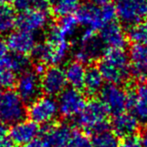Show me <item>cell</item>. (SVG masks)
<instances>
[{
	"instance_id": "6da1fadb",
	"label": "cell",
	"mask_w": 147,
	"mask_h": 147,
	"mask_svg": "<svg viewBox=\"0 0 147 147\" xmlns=\"http://www.w3.org/2000/svg\"><path fill=\"white\" fill-rule=\"evenodd\" d=\"M98 69L105 82L120 85L131 75L129 55L124 49H107L100 57Z\"/></svg>"
},
{
	"instance_id": "7a4b0ae2",
	"label": "cell",
	"mask_w": 147,
	"mask_h": 147,
	"mask_svg": "<svg viewBox=\"0 0 147 147\" xmlns=\"http://www.w3.org/2000/svg\"><path fill=\"white\" fill-rule=\"evenodd\" d=\"M109 111L100 99L92 98L86 101L82 112L76 117V122L82 129L89 133L108 129Z\"/></svg>"
},
{
	"instance_id": "3957f363",
	"label": "cell",
	"mask_w": 147,
	"mask_h": 147,
	"mask_svg": "<svg viewBox=\"0 0 147 147\" xmlns=\"http://www.w3.org/2000/svg\"><path fill=\"white\" fill-rule=\"evenodd\" d=\"M26 114L24 100L16 91L8 89L0 92V121L6 125H13L24 120Z\"/></svg>"
},
{
	"instance_id": "277c9868",
	"label": "cell",
	"mask_w": 147,
	"mask_h": 147,
	"mask_svg": "<svg viewBox=\"0 0 147 147\" xmlns=\"http://www.w3.org/2000/svg\"><path fill=\"white\" fill-rule=\"evenodd\" d=\"M116 16L121 24L133 26L147 18V0H113Z\"/></svg>"
},
{
	"instance_id": "5b68a950",
	"label": "cell",
	"mask_w": 147,
	"mask_h": 147,
	"mask_svg": "<svg viewBox=\"0 0 147 147\" xmlns=\"http://www.w3.org/2000/svg\"><path fill=\"white\" fill-rule=\"evenodd\" d=\"M58 104L53 96H40L27 108V115L38 125H49L58 115Z\"/></svg>"
},
{
	"instance_id": "8992f818",
	"label": "cell",
	"mask_w": 147,
	"mask_h": 147,
	"mask_svg": "<svg viewBox=\"0 0 147 147\" xmlns=\"http://www.w3.org/2000/svg\"><path fill=\"white\" fill-rule=\"evenodd\" d=\"M99 37L96 36V31L85 28L80 38V44L75 52V60L82 64L88 63L92 60L103 55L105 49Z\"/></svg>"
},
{
	"instance_id": "52a82bcc",
	"label": "cell",
	"mask_w": 147,
	"mask_h": 147,
	"mask_svg": "<svg viewBox=\"0 0 147 147\" xmlns=\"http://www.w3.org/2000/svg\"><path fill=\"white\" fill-rule=\"evenodd\" d=\"M69 42H64L62 44H50L48 42L38 43L36 45L32 55L38 63L45 66H58L66 59L69 52Z\"/></svg>"
},
{
	"instance_id": "ba28073f",
	"label": "cell",
	"mask_w": 147,
	"mask_h": 147,
	"mask_svg": "<svg viewBox=\"0 0 147 147\" xmlns=\"http://www.w3.org/2000/svg\"><path fill=\"white\" fill-rule=\"evenodd\" d=\"M57 96L58 113L61 116L67 119L77 117L86 103L85 96L81 90L72 87L66 88Z\"/></svg>"
},
{
	"instance_id": "9c48e42d",
	"label": "cell",
	"mask_w": 147,
	"mask_h": 147,
	"mask_svg": "<svg viewBox=\"0 0 147 147\" xmlns=\"http://www.w3.org/2000/svg\"><path fill=\"white\" fill-rule=\"evenodd\" d=\"M99 95L100 100L113 116L125 112L127 109V91L121 85L112 84L104 85Z\"/></svg>"
},
{
	"instance_id": "30bf717a",
	"label": "cell",
	"mask_w": 147,
	"mask_h": 147,
	"mask_svg": "<svg viewBox=\"0 0 147 147\" xmlns=\"http://www.w3.org/2000/svg\"><path fill=\"white\" fill-rule=\"evenodd\" d=\"M16 93L24 103H31L41 93L40 77L34 70H26L21 73L15 84Z\"/></svg>"
},
{
	"instance_id": "8fae6325",
	"label": "cell",
	"mask_w": 147,
	"mask_h": 147,
	"mask_svg": "<svg viewBox=\"0 0 147 147\" xmlns=\"http://www.w3.org/2000/svg\"><path fill=\"white\" fill-rule=\"evenodd\" d=\"M41 90L50 96H59L67 88L65 70L59 66L48 67L40 77Z\"/></svg>"
},
{
	"instance_id": "7c38bea8",
	"label": "cell",
	"mask_w": 147,
	"mask_h": 147,
	"mask_svg": "<svg viewBox=\"0 0 147 147\" xmlns=\"http://www.w3.org/2000/svg\"><path fill=\"white\" fill-rule=\"evenodd\" d=\"M76 19L79 24L94 31L101 30L106 26L100 7L92 4L81 5L76 12Z\"/></svg>"
},
{
	"instance_id": "4fadbf2b",
	"label": "cell",
	"mask_w": 147,
	"mask_h": 147,
	"mask_svg": "<svg viewBox=\"0 0 147 147\" xmlns=\"http://www.w3.org/2000/svg\"><path fill=\"white\" fill-rule=\"evenodd\" d=\"M50 15L47 10H30L17 16L16 26L20 30L30 33L38 32L48 26Z\"/></svg>"
},
{
	"instance_id": "5bb4252c",
	"label": "cell",
	"mask_w": 147,
	"mask_h": 147,
	"mask_svg": "<svg viewBox=\"0 0 147 147\" xmlns=\"http://www.w3.org/2000/svg\"><path fill=\"white\" fill-rule=\"evenodd\" d=\"M40 133L38 124L31 120H23L11 125L9 137L16 145H26Z\"/></svg>"
},
{
	"instance_id": "9a60e30c",
	"label": "cell",
	"mask_w": 147,
	"mask_h": 147,
	"mask_svg": "<svg viewBox=\"0 0 147 147\" xmlns=\"http://www.w3.org/2000/svg\"><path fill=\"white\" fill-rule=\"evenodd\" d=\"M6 43L12 53L27 55L28 53H32L37 41L33 33L19 29L10 32L7 37Z\"/></svg>"
},
{
	"instance_id": "2e32d148",
	"label": "cell",
	"mask_w": 147,
	"mask_h": 147,
	"mask_svg": "<svg viewBox=\"0 0 147 147\" xmlns=\"http://www.w3.org/2000/svg\"><path fill=\"white\" fill-rule=\"evenodd\" d=\"M130 73L140 82L147 81V44H133L129 51Z\"/></svg>"
},
{
	"instance_id": "e0dca14e",
	"label": "cell",
	"mask_w": 147,
	"mask_h": 147,
	"mask_svg": "<svg viewBox=\"0 0 147 147\" xmlns=\"http://www.w3.org/2000/svg\"><path fill=\"white\" fill-rule=\"evenodd\" d=\"M99 38L107 49H124L127 43V35L120 24L113 22L100 30Z\"/></svg>"
},
{
	"instance_id": "ac0fdd59",
	"label": "cell",
	"mask_w": 147,
	"mask_h": 147,
	"mask_svg": "<svg viewBox=\"0 0 147 147\" xmlns=\"http://www.w3.org/2000/svg\"><path fill=\"white\" fill-rule=\"evenodd\" d=\"M139 127L140 123L135 116L131 113L127 112L114 115L112 122L113 131L118 137L125 138L135 135L139 129Z\"/></svg>"
},
{
	"instance_id": "d6986e66",
	"label": "cell",
	"mask_w": 147,
	"mask_h": 147,
	"mask_svg": "<svg viewBox=\"0 0 147 147\" xmlns=\"http://www.w3.org/2000/svg\"><path fill=\"white\" fill-rule=\"evenodd\" d=\"M104 79L100 73L98 67L89 66L85 71V77L84 82V90L85 93L90 96H94L100 93L104 86Z\"/></svg>"
},
{
	"instance_id": "ffe728a7",
	"label": "cell",
	"mask_w": 147,
	"mask_h": 147,
	"mask_svg": "<svg viewBox=\"0 0 147 147\" xmlns=\"http://www.w3.org/2000/svg\"><path fill=\"white\" fill-rule=\"evenodd\" d=\"M64 70H65L67 84H69L72 88L82 90L84 88L85 71H86L84 64L74 60L67 64Z\"/></svg>"
},
{
	"instance_id": "44dd1931",
	"label": "cell",
	"mask_w": 147,
	"mask_h": 147,
	"mask_svg": "<svg viewBox=\"0 0 147 147\" xmlns=\"http://www.w3.org/2000/svg\"><path fill=\"white\" fill-rule=\"evenodd\" d=\"M49 7L53 15L64 17L72 15L81 6L82 0H48Z\"/></svg>"
},
{
	"instance_id": "7402d4cb",
	"label": "cell",
	"mask_w": 147,
	"mask_h": 147,
	"mask_svg": "<svg viewBox=\"0 0 147 147\" xmlns=\"http://www.w3.org/2000/svg\"><path fill=\"white\" fill-rule=\"evenodd\" d=\"M30 65V59L28 58L27 55L11 52V53H8V55L6 56L2 67L10 69L15 74H21L29 69Z\"/></svg>"
},
{
	"instance_id": "603a6c76",
	"label": "cell",
	"mask_w": 147,
	"mask_h": 147,
	"mask_svg": "<svg viewBox=\"0 0 147 147\" xmlns=\"http://www.w3.org/2000/svg\"><path fill=\"white\" fill-rule=\"evenodd\" d=\"M127 109L138 120L140 125L147 127V104L137 98L133 91H127Z\"/></svg>"
},
{
	"instance_id": "cb8c5ba5",
	"label": "cell",
	"mask_w": 147,
	"mask_h": 147,
	"mask_svg": "<svg viewBox=\"0 0 147 147\" xmlns=\"http://www.w3.org/2000/svg\"><path fill=\"white\" fill-rule=\"evenodd\" d=\"M15 9L8 5L0 6V35L9 34L16 26Z\"/></svg>"
},
{
	"instance_id": "d4e9b609",
	"label": "cell",
	"mask_w": 147,
	"mask_h": 147,
	"mask_svg": "<svg viewBox=\"0 0 147 147\" xmlns=\"http://www.w3.org/2000/svg\"><path fill=\"white\" fill-rule=\"evenodd\" d=\"M119 137L113 131L108 129L96 132L91 140L93 147H118Z\"/></svg>"
},
{
	"instance_id": "484cf974",
	"label": "cell",
	"mask_w": 147,
	"mask_h": 147,
	"mask_svg": "<svg viewBox=\"0 0 147 147\" xmlns=\"http://www.w3.org/2000/svg\"><path fill=\"white\" fill-rule=\"evenodd\" d=\"M53 26L61 37L69 39V38L76 32L79 23L75 16L67 15L61 17L59 22Z\"/></svg>"
},
{
	"instance_id": "4316f807",
	"label": "cell",
	"mask_w": 147,
	"mask_h": 147,
	"mask_svg": "<svg viewBox=\"0 0 147 147\" xmlns=\"http://www.w3.org/2000/svg\"><path fill=\"white\" fill-rule=\"evenodd\" d=\"M13 9L20 13L30 10H47L48 0H13Z\"/></svg>"
},
{
	"instance_id": "83f0119b",
	"label": "cell",
	"mask_w": 147,
	"mask_h": 147,
	"mask_svg": "<svg viewBox=\"0 0 147 147\" xmlns=\"http://www.w3.org/2000/svg\"><path fill=\"white\" fill-rule=\"evenodd\" d=\"M127 35V38L134 44H147V18L130 26Z\"/></svg>"
},
{
	"instance_id": "f1b7e54d",
	"label": "cell",
	"mask_w": 147,
	"mask_h": 147,
	"mask_svg": "<svg viewBox=\"0 0 147 147\" xmlns=\"http://www.w3.org/2000/svg\"><path fill=\"white\" fill-rule=\"evenodd\" d=\"M62 147H93L91 140L86 134L74 128L69 140Z\"/></svg>"
},
{
	"instance_id": "f546056e",
	"label": "cell",
	"mask_w": 147,
	"mask_h": 147,
	"mask_svg": "<svg viewBox=\"0 0 147 147\" xmlns=\"http://www.w3.org/2000/svg\"><path fill=\"white\" fill-rule=\"evenodd\" d=\"M17 78L16 74L5 67H0V89H8L15 86Z\"/></svg>"
},
{
	"instance_id": "4dcf8cb0",
	"label": "cell",
	"mask_w": 147,
	"mask_h": 147,
	"mask_svg": "<svg viewBox=\"0 0 147 147\" xmlns=\"http://www.w3.org/2000/svg\"><path fill=\"white\" fill-rule=\"evenodd\" d=\"M118 147H142L141 138L136 135L123 138V140L119 142Z\"/></svg>"
},
{
	"instance_id": "1f68e13d",
	"label": "cell",
	"mask_w": 147,
	"mask_h": 147,
	"mask_svg": "<svg viewBox=\"0 0 147 147\" xmlns=\"http://www.w3.org/2000/svg\"><path fill=\"white\" fill-rule=\"evenodd\" d=\"M134 92L139 100L147 104V81L141 82V84L135 88Z\"/></svg>"
},
{
	"instance_id": "d6a6232c",
	"label": "cell",
	"mask_w": 147,
	"mask_h": 147,
	"mask_svg": "<svg viewBox=\"0 0 147 147\" xmlns=\"http://www.w3.org/2000/svg\"><path fill=\"white\" fill-rule=\"evenodd\" d=\"M24 147H50V146L47 143V142L45 141V139L41 135H39L37 138L32 140L31 142L26 143V145H24Z\"/></svg>"
},
{
	"instance_id": "836d02e7",
	"label": "cell",
	"mask_w": 147,
	"mask_h": 147,
	"mask_svg": "<svg viewBox=\"0 0 147 147\" xmlns=\"http://www.w3.org/2000/svg\"><path fill=\"white\" fill-rule=\"evenodd\" d=\"M8 51H9V48H8V46H7L6 41L0 39V67H2L6 56L8 55V53H9Z\"/></svg>"
},
{
	"instance_id": "e575fe53",
	"label": "cell",
	"mask_w": 147,
	"mask_h": 147,
	"mask_svg": "<svg viewBox=\"0 0 147 147\" xmlns=\"http://www.w3.org/2000/svg\"><path fill=\"white\" fill-rule=\"evenodd\" d=\"M0 147H14V143L12 142L9 137H0Z\"/></svg>"
},
{
	"instance_id": "d590c367",
	"label": "cell",
	"mask_w": 147,
	"mask_h": 147,
	"mask_svg": "<svg viewBox=\"0 0 147 147\" xmlns=\"http://www.w3.org/2000/svg\"><path fill=\"white\" fill-rule=\"evenodd\" d=\"M111 1H112V0H89L90 4L95 5L96 7H103L105 5L111 4Z\"/></svg>"
},
{
	"instance_id": "8d00e7d4",
	"label": "cell",
	"mask_w": 147,
	"mask_h": 147,
	"mask_svg": "<svg viewBox=\"0 0 147 147\" xmlns=\"http://www.w3.org/2000/svg\"><path fill=\"white\" fill-rule=\"evenodd\" d=\"M8 128H7V125L3 123L2 121H0V137H4L7 134Z\"/></svg>"
},
{
	"instance_id": "74e56055",
	"label": "cell",
	"mask_w": 147,
	"mask_h": 147,
	"mask_svg": "<svg viewBox=\"0 0 147 147\" xmlns=\"http://www.w3.org/2000/svg\"><path fill=\"white\" fill-rule=\"evenodd\" d=\"M141 142L142 147H147V129L142 133L141 137Z\"/></svg>"
},
{
	"instance_id": "f35d334b",
	"label": "cell",
	"mask_w": 147,
	"mask_h": 147,
	"mask_svg": "<svg viewBox=\"0 0 147 147\" xmlns=\"http://www.w3.org/2000/svg\"><path fill=\"white\" fill-rule=\"evenodd\" d=\"M13 1V0H0V6H4V5H8L9 2Z\"/></svg>"
}]
</instances>
